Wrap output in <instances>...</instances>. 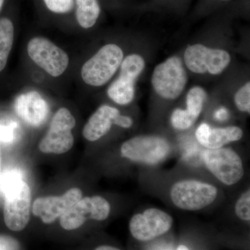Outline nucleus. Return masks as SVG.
<instances>
[{"instance_id": "obj_1", "label": "nucleus", "mask_w": 250, "mask_h": 250, "mask_svg": "<svg viewBox=\"0 0 250 250\" xmlns=\"http://www.w3.org/2000/svg\"><path fill=\"white\" fill-rule=\"evenodd\" d=\"M123 59L124 52L119 45L106 44L83 64L81 78L89 86H103L114 76Z\"/></svg>"}, {"instance_id": "obj_2", "label": "nucleus", "mask_w": 250, "mask_h": 250, "mask_svg": "<svg viewBox=\"0 0 250 250\" xmlns=\"http://www.w3.org/2000/svg\"><path fill=\"white\" fill-rule=\"evenodd\" d=\"M76 126V119L68 108H59L54 113L44 137L39 143V148L44 154H62L73 147L72 130Z\"/></svg>"}, {"instance_id": "obj_3", "label": "nucleus", "mask_w": 250, "mask_h": 250, "mask_svg": "<svg viewBox=\"0 0 250 250\" xmlns=\"http://www.w3.org/2000/svg\"><path fill=\"white\" fill-rule=\"evenodd\" d=\"M27 52L31 60L50 77L62 76L70 64L67 52L43 36H35L30 39Z\"/></svg>"}, {"instance_id": "obj_4", "label": "nucleus", "mask_w": 250, "mask_h": 250, "mask_svg": "<svg viewBox=\"0 0 250 250\" xmlns=\"http://www.w3.org/2000/svg\"><path fill=\"white\" fill-rule=\"evenodd\" d=\"M188 77L181 59L172 56L156 65L151 82L154 91L166 100H175L180 96L187 84Z\"/></svg>"}, {"instance_id": "obj_5", "label": "nucleus", "mask_w": 250, "mask_h": 250, "mask_svg": "<svg viewBox=\"0 0 250 250\" xmlns=\"http://www.w3.org/2000/svg\"><path fill=\"white\" fill-rule=\"evenodd\" d=\"M218 189L211 184L187 179L177 182L170 190V198L177 208L199 210L213 204L218 196Z\"/></svg>"}, {"instance_id": "obj_6", "label": "nucleus", "mask_w": 250, "mask_h": 250, "mask_svg": "<svg viewBox=\"0 0 250 250\" xmlns=\"http://www.w3.org/2000/svg\"><path fill=\"white\" fill-rule=\"evenodd\" d=\"M170 152L168 141L156 135L135 136L123 143V157L141 164L156 165L165 160Z\"/></svg>"}, {"instance_id": "obj_7", "label": "nucleus", "mask_w": 250, "mask_h": 250, "mask_svg": "<svg viewBox=\"0 0 250 250\" xmlns=\"http://www.w3.org/2000/svg\"><path fill=\"white\" fill-rule=\"evenodd\" d=\"M202 158L207 169L225 185L238 184L244 175L243 161L231 148L206 149Z\"/></svg>"}, {"instance_id": "obj_8", "label": "nucleus", "mask_w": 250, "mask_h": 250, "mask_svg": "<svg viewBox=\"0 0 250 250\" xmlns=\"http://www.w3.org/2000/svg\"><path fill=\"white\" fill-rule=\"evenodd\" d=\"M146 67V62L141 55L131 54L123 59L120 73L108 86L107 95L117 104H129L135 97V85L138 77Z\"/></svg>"}, {"instance_id": "obj_9", "label": "nucleus", "mask_w": 250, "mask_h": 250, "mask_svg": "<svg viewBox=\"0 0 250 250\" xmlns=\"http://www.w3.org/2000/svg\"><path fill=\"white\" fill-rule=\"evenodd\" d=\"M184 61L187 68L193 73L218 75L229 65L231 56L224 49L195 44L186 49Z\"/></svg>"}, {"instance_id": "obj_10", "label": "nucleus", "mask_w": 250, "mask_h": 250, "mask_svg": "<svg viewBox=\"0 0 250 250\" xmlns=\"http://www.w3.org/2000/svg\"><path fill=\"white\" fill-rule=\"evenodd\" d=\"M4 197L5 225L11 231H22L30 220V187L23 179L10 189Z\"/></svg>"}, {"instance_id": "obj_11", "label": "nucleus", "mask_w": 250, "mask_h": 250, "mask_svg": "<svg viewBox=\"0 0 250 250\" xmlns=\"http://www.w3.org/2000/svg\"><path fill=\"white\" fill-rule=\"evenodd\" d=\"M111 205L101 196L82 197L73 207L60 217V225L67 231L80 228L88 219L103 221L109 216Z\"/></svg>"}, {"instance_id": "obj_12", "label": "nucleus", "mask_w": 250, "mask_h": 250, "mask_svg": "<svg viewBox=\"0 0 250 250\" xmlns=\"http://www.w3.org/2000/svg\"><path fill=\"white\" fill-rule=\"evenodd\" d=\"M173 218L164 210L151 208L137 213L129 221V231L135 239L149 241L165 234L172 228Z\"/></svg>"}, {"instance_id": "obj_13", "label": "nucleus", "mask_w": 250, "mask_h": 250, "mask_svg": "<svg viewBox=\"0 0 250 250\" xmlns=\"http://www.w3.org/2000/svg\"><path fill=\"white\" fill-rule=\"evenodd\" d=\"M80 188H72L62 196H45L36 198L32 205V213L44 224H52L82 198Z\"/></svg>"}, {"instance_id": "obj_14", "label": "nucleus", "mask_w": 250, "mask_h": 250, "mask_svg": "<svg viewBox=\"0 0 250 250\" xmlns=\"http://www.w3.org/2000/svg\"><path fill=\"white\" fill-rule=\"evenodd\" d=\"M15 112L26 124L39 127L44 124L49 114V104L40 93L29 90L18 95L14 104Z\"/></svg>"}, {"instance_id": "obj_15", "label": "nucleus", "mask_w": 250, "mask_h": 250, "mask_svg": "<svg viewBox=\"0 0 250 250\" xmlns=\"http://www.w3.org/2000/svg\"><path fill=\"white\" fill-rule=\"evenodd\" d=\"M195 136L197 141L206 149H218L228 143L240 141L243 131L236 126L213 128L207 123H202L197 127Z\"/></svg>"}, {"instance_id": "obj_16", "label": "nucleus", "mask_w": 250, "mask_h": 250, "mask_svg": "<svg viewBox=\"0 0 250 250\" xmlns=\"http://www.w3.org/2000/svg\"><path fill=\"white\" fill-rule=\"evenodd\" d=\"M121 112L118 108L108 105H102L96 110L87 123L82 131L83 138L90 142H95L109 132L112 125Z\"/></svg>"}, {"instance_id": "obj_17", "label": "nucleus", "mask_w": 250, "mask_h": 250, "mask_svg": "<svg viewBox=\"0 0 250 250\" xmlns=\"http://www.w3.org/2000/svg\"><path fill=\"white\" fill-rule=\"evenodd\" d=\"M75 21L81 28L91 29L98 22L101 6L98 0H74Z\"/></svg>"}, {"instance_id": "obj_18", "label": "nucleus", "mask_w": 250, "mask_h": 250, "mask_svg": "<svg viewBox=\"0 0 250 250\" xmlns=\"http://www.w3.org/2000/svg\"><path fill=\"white\" fill-rule=\"evenodd\" d=\"M15 28L9 18H0V72L7 64L14 41Z\"/></svg>"}, {"instance_id": "obj_19", "label": "nucleus", "mask_w": 250, "mask_h": 250, "mask_svg": "<svg viewBox=\"0 0 250 250\" xmlns=\"http://www.w3.org/2000/svg\"><path fill=\"white\" fill-rule=\"evenodd\" d=\"M207 95L202 87L194 86L188 92L186 111L197 120L203 109Z\"/></svg>"}, {"instance_id": "obj_20", "label": "nucleus", "mask_w": 250, "mask_h": 250, "mask_svg": "<svg viewBox=\"0 0 250 250\" xmlns=\"http://www.w3.org/2000/svg\"><path fill=\"white\" fill-rule=\"evenodd\" d=\"M46 11L56 16H67L73 14L74 0H41Z\"/></svg>"}, {"instance_id": "obj_21", "label": "nucleus", "mask_w": 250, "mask_h": 250, "mask_svg": "<svg viewBox=\"0 0 250 250\" xmlns=\"http://www.w3.org/2000/svg\"><path fill=\"white\" fill-rule=\"evenodd\" d=\"M197 120L190 116L185 109L176 108L172 113L170 123L174 129L187 130L195 124Z\"/></svg>"}, {"instance_id": "obj_22", "label": "nucleus", "mask_w": 250, "mask_h": 250, "mask_svg": "<svg viewBox=\"0 0 250 250\" xmlns=\"http://www.w3.org/2000/svg\"><path fill=\"white\" fill-rule=\"evenodd\" d=\"M234 103L238 109L243 113L250 112V83L247 82L235 94Z\"/></svg>"}, {"instance_id": "obj_23", "label": "nucleus", "mask_w": 250, "mask_h": 250, "mask_svg": "<svg viewBox=\"0 0 250 250\" xmlns=\"http://www.w3.org/2000/svg\"><path fill=\"white\" fill-rule=\"evenodd\" d=\"M235 213L236 216L243 221L250 220V190L243 192L237 200L235 205Z\"/></svg>"}, {"instance_id": "obj_24", "label": "nucleus", "mask_w": 250, "mask_h": 250, "mask_svg": "<svg viewBox=\"0 0 250 250\" xmlns=\"http://www.w3.org/2000/svg\"><path fill=\"white\" fill-rule=\"evenodd\" d=\"M22 177V172L18 170H10L3 173L0 179V189L4 195L18 182L23 180Z\"/></svg>"}, {"instance_id": "obj_25", "label": "nucleus", "mask_w": 250, "mask_h": 250, "mask_svg": "<svg viewBox=\"0 0 250 250\" xmlns=\"http://www.w3.org/2000/svg\"><path fill=\"white\" fill-rule=\"evenodd\" d=\"M17 239L8 235L0 234V250H20Z\"/></svg>"}, {"instance_id": "obj_26", "label": "nucleus", "mask_w": 250, "mask_h": 250, "mask_svg": "<svg viewBox=\"0 0 250 250\" xmlns=\"http://www.w3.org/2000/svg\"><path fill=\"white\" fill-rule=\"evenodd\" d=\"M134 124V121L129 116H123V115L119 114L116 117L114 121V125L120 127L124 128V129H129Z\"/></svg>"}, {"instance_id": "obj_27", "label": "nucleus", "mask_w": 250, "mask_h": 250, "mask_svg": "<svg viewBox=\"0 0 250 250\" xmlns=\"http://www.w3.org/2000/svg\"><path fill=\"white\" fill-rule=\"evenodd\" d=\"M13 133L14 131H13L11 126L0 125V141L5 143L12 141L13 138H14Z\"/></svg>"}, {"instance_id": "obj_28", "label": "nucleus", "mask_w": 250, "mask_h": 250, "mask_svg": "<svg viewBox=\"0 0 250 250\" xmlns=\"http://www.w3.org/2000/svg\"><path fill=\"white\" fill-rule=\"evenodd\" d=\"M215 117L219 120H225L228 117V111L225 108L218 110L215 113Z\"/></svg>"}, {"instance_id": "obj_29", "label": "nucleus", "mask_w": 250, "mask_h": 250, "mask_svg": "<svg viewBox=\"0 0 250 250\" xmlns=\"http://www.w3.org/2000/svg\"><path fill=\"white\" fill-rule=\"evenodd\" d=\"M95 250H121L115 247L110 246H99Z\"/></svg>"}, {"instance_id": "obj_30", "label": "nucleus", "mask_w": 250, "mask_h": 250, "mask_svg": "<svg viewBox=\"0 0 250 250\" xmlns=\"http://www.w3.org/2000/svg\"><path fill=\"white\" fill-rule=\"evenodd\" d=\"M177 250H189L187 246H183V245H182V246H179L178 247V248H177Z\"/></svg>"}, {"instance_id": "obj_31", "label": "nucleus", "mask_w": 250, "mask_h": 250, "mask_svg": "<svg viewBox=\"0 0 250 250\" xmlns=\"http://www.w3.org/2000/svg\"><path fill=\"white\" fill-rule=\"evenodd\" d=\"M5 0H0V11H1V8H2L3 5H4Z\"/></svg>"}]
</instances>
